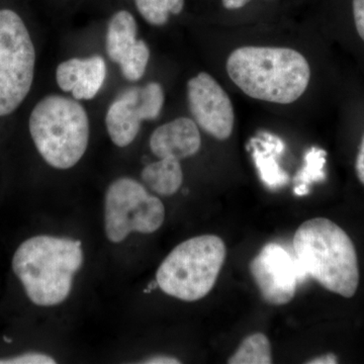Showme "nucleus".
<instances>
[{
    "label": "nucleus",
    "mask_w": 364,
    "mask_h": 364,
    "mask_svg": "<svg viewBox=\"0 0 364 364\" xmlns=\"http://www.w3.org/2000/svg\"><path fill=\"white\" fill-rule=\"evenodd\" d=\"M228 75L247 97L277 105H291L304 95L311 81V67L291 48L243 46L227 59Z\"/></svg>",
    "instance_id": "nucleus-1"
},
{
    "label": "nucleus",
    "mask_w": 364,
    "mask_h": 364,
    "mask_svg": "<svg viewBox=\"0 0 364 364\" xmlns=\"http://www.w3.org/2000/svg\"><path fill=\"white\" fill-rule=\"evenodd\" d=\"M279 141L275 143L277 145ZM275 145H272V148L267 144H264V147L267 151H260L258 148H255L254 151V160L256 162V166L259 170L260 177L262 181L272 189L279 188L280 186H284L289 181L287 174L279 168V164L275 160L274 155L270 154V150Z\"/></svg>",
    "instance_id": "nucleus-17"
},
{
    "label": "nucleus",
    "mask_w": 364,
    "mask_h": 364,
    "mask_svg": "<svg viewBox=\"0 0 364 364\" xmlns=\"http://www.w3.org/2000/svg\"><path fill=\"white\" fill-rule=\"evenodd\" d=\"M28 130L41 157L53 168L66 170L85 156L90 143V117L75 98L49 95L28 117Z\"/></svg>",
    "instance_id": "nucleus-4"
},
{
    "label": "nucleus",
    "mask_w": 364,
    "mask_h": 364,
    "mask_svg": "<svg viewBox=\"0 0 364 364\" xmlns=\"http://www.w3.org/2000/svg\"><path fill=\"white\" fill-rule=\"evenodd\" d=\"M165 220L164 205L142 183L121 177L107 189L105 231L112 243H121L132 233L152 234Z\"/></svg>",
    "instance_id": "nucleus-7"
},
{
    "label": "nucleus",
    "mask_w": 364,
    "mask_h": 364,
    "mask_svg": "<svg viewBox=\"0 0 364 364\" xmlns=\"http://www.w3.org/2000/svg\"><path fill=\"white\" fill-rule=\"evenodd\" d=\"M150 60V49L145 41L138 40L119 62L122 74L129 81H138L143 77Z\"/></svg>",
    "instance_id": "nucleus-18"
},
{
    "label": "nucleus",
    "mask_w": 364,
    "mask_h": 364,
    "mask_svg": "<svg viewBox=\"0 0 364 364\" xmlns=\"http://www.w3.org/2000/svg\"><path fill=\"white\" fill-rule=\"evenodd\" d=\"M305 168L299 172L296 181L299 186L308 188L309 184L315 181H322L325 178L323 166L325 164V152L322 150L313 149L306 155Z\"/></svg>",
    "instance_id": "nucleus-20"
},
{
    "label": "nucleus",
    "mask_w": 364,
    "mask_h": 364,
    "mask_svg": "<svg viewBox=\"0 0 364 364\" xmlns=\"http://www.w3.org/2000/svg\"><path fill=\"white\" fill-rule=\"evenodd\" d=\"M140 87L124 90L112 102L105 116V126L112 142L119 148L131 145L135 141L143 119L139 107Z\"/></svg>",
    "instance_id": "nucleus-12"
},
{
    "label": "nucleus",
    "mask_w": 364,
    "mask_h": 364,
    "mask_svg": "<svg viewBox=\"0 0 364 364\" xmlns=\"http://www.w3.org/2000/svg\"><path fill=\"white\" fill-rule=\"evenodd\" d=\"M138 25L134 14L127 9L116 11L107 23L105 49L107 56L114 63L119 64L121 60L136 44Z\"/></svg>",
    "instance_id": "nucleus-13"
},
{
    "label": "nucleus",
    "mask_w": 364,
    "mask_h": 364,
    "mask_svg": "<svg viewBox=\"0 0 364 364\" xmlns=\"http://www.w3.org/2000/svg\"><path fill=\"white\" fill-rule=\"evenodd\" d=\"M186 95L198 128L217 140H228L234 130V107L220 83L207 72H200L188 81Z\"/></svg>",
    "instance_id": "nucleus-8"
},
{
    "label": "nucleus",
    "mask_w": 364,
    "mask_h": 364,
    "mask_svg": "<svg viewBox=\"0 0 364 364\" xmlns=\"http://www.w3.org/2000/svg\"><path fill=\"white\" fill-rule=\"evenodd\" d=\"M107 78V64L102 56L72 58L60 63L56 69V82L60 90L71 92L76 100H93Z\"/></svg>",
    "instance_id": "nucleus-10"
},
{
    "label": "nucleus",
    "mask_w": 364,
    "mask_h": 364,
    "mask_svg": "<svg viewBox=\"0 0 364 364\" xmlns=\"http://www.w3.org/2000/svg\"><path fill=\"white\" fill-rule=\"evenodd\" d=\"M141 363L145 364H179L181 361L178 358L168 355H155L146 358L145 360L141 361Z\"/></svg>",
    "instance_id": "nucleus-24"
},
{
    "label": "nucleus",
    "mask_w": 364,
    "mask_h": 364,
    "mask_svg": "<svg viewBox=\"0 0 364 364\" xmlns=\"http://www.w3.org/2000/svg\"><path fill=\"white\" fill-rule=\"evenodd\" d=\"M355 172L359 181L364 186V135L359 146L358 156H356Z\"/></svg>",
    "instance_id": "nucleus-23"
},
{
    "label": "nucleus",
    "mask_w": 364,
    "mask_h": 364,
    "mask_svg": "<svg viewBox=\"0 0 364 364\" xmlns=\"http://www.w3.org/2000/svg\"><path fill=\"white\" fill-rule=\"evenodd\" d=\"M164 91L157 82H150L139 90V107L143 121H154L164 105Z\"/></svg>",
    "instance_id": "nucleus-19"
},
{
    "label": "nucleus",
    "mask_w": 364,
    "mask_h": 364,
    "mask_svg": "<svg viewBox=\"0 0 364 364\" xmlns=\"http://www.w3.org/2000/svg\"><path fill=\"white\" fill-rule=\"evenodd\" d=\"M251 0H222L225 9L233 11V9H242L249 4Z\"/></svg>",
    "instance_id": "nucleus-26"
},
{
    "label": "nucleus",
    "mask_w": 364,
    "mask_h": 364,
    "mask_svg": "<svg viewBox=\"0 0 364 364\" xmlns=\"http://www.w3.org/2000/svg\"><path fill=\"white\" fill-rule=\"evenodd\" d=\"M229 364L272 363V344L267 335L254 333L239 345L233 355L228 359Z\"/></svg>",
    "instance_id": "nucleus-15"
},
{
    "label": "nucleus",
    "mask_w": 364,
    "mask_h": 364,
    "mask_svg": "<svg viewBox=\"0 0 364 364\" xmlns=\"http://www.w3.org/2000/svg\"><path fill=\"white\" fill-rule=\"evenodd\" d=\"M308 364H336L338 363V358L334 353H327L324 355L317 356V358L310 359L306 361Z\"/></svg>",
    "instance_id": "nucleus-25"
},
{
    "label": "nucleus",
    "mask_w": 364,
    "mask_h": 364,
    "mask_svg": "<svg viewBox=\"0 0 364 364\" xmlns=\"http://www.w3.org/2000/svg\"><path fill=\"white\" fill-rule=\"evenodd\" d=\"M37 67V49L25 18L0 7V121L20 111L30 97Z\"/></svg>",
    "instance_id": "nucleus-6"
},
{
    "label": "nucleus",
    "mask_w": 364,
    "mask_h": 364,
    "mask_svg": "<svg viewBox=\"0 0 364 364\" xmlns=\"http://www.w3.org/2000/svg\"><path fill=\"white\" fill-rule=\"evenodd\" d=\"M56 360L47 354L30 352L14 358L0 359V364H54Z\"/></svg>",
    "instance_id": "nucleus-21"
},
{
    "label": "nucleus",
    "mask_w": 364,
    "mask_h": 364,
    "mask_svg": "<svg viewBox=\"0 0 364 364\" xmlns=\"http://www.w3.org/2000/svg\"><path fill=\"white\" fill-rule=\"evenodd\" d=\"M141 177L146 186L162 196H173L181 188L183 171L181 161L172 158H160L144 167Z\"/></svg>",
    "instance_id": "nucleus-14"
},
{
    "label": "nucleus",
    "mask_w": 364,
    "mask_h": 364,
    "mask_svg": "<svg viewBox=\"0 0 364 364\" xmlns=\"http://www.w3.org/2000/svg\"><path fill=\"white\" fill-rule=\"evenodd\" d=\"M155 156L181 160L195 156L202 146L200 128L193 119L181 117L158 127L149 141Z\"/></svg>",
    "instance_id": "nucleus-11"
},
{
    "label": "nucleus",
    "mask_w": 364,
    "mask_h": 364,
    "mask_svg": "<svg viewBox=\"0 0 364 364\" xmlns=\"http://www.w3.org/2000/svg\"><path fill=\"white\" fill-rule=\"evenodd\" d=\"M136 11L151 26H163L170 16H178L184 9L186 0H133Z\"/></svg>",
    "instance_id": "nucleus-16"
},
{
    "label": "nucleus",
    "mask_w": 364,
    "mask_h": 364,
    "mask_svg": "<svg viewBox=\"0 0 364 364\" xmlns=\"http://www.w3.org/2000/svg\"><path fill=\"white\" fill-rule=\"evenodd\" d=\"M4 341L11 342V339H7V338H6V337H4Z\"/></svg>",
    "instance_id": "nucleus-27"
},
{
    "label": "nucleus",
    "mask_w": 364,
    "mask_h": 364,
    "mask_svg": "<svg viewBox=\"0 0 364 364\" xmlns=\"http://www.w3.org/2000/svg\"><path fill=\"white\" fill-rule=\"evenodd\" d=\"M83 264L81 242L61 237H33L14 253L13 270L35 305H60L68 298L73 277Z\"/></svg>",
    "instance_id": "nucleus-3"
},
{
    "label": "nucleus",
    "mask_w": 364,
    "mask_h": 364,
    "mask_svg": "<svg viewBox=\"0 0 364 364\" xmlns=\"http://www.w3.org/2000/svg\"><path fill=\"white\" fill-rule=\"evenodd\" d=\"M226 256V245L220 237H193L167 255L158 268L155 280L163 293L172 298L200 301L215 287Z\"/></svg>",
    "instance_id": "nucleus-5"
},
{
    "label": "nucleus",
    "mask_w": 364,
    "mask_h": 364,
    "mask_svg": "<svg viewBox=\"0 0 364 364\" xmlns=\"http://www.w3.org/2000/svg\"><path fill=\"white\" fill-rule=\"evenodd\" d=\"M294 255L301 282L312 277L325 289L344 298L358 291V253L350 237L325 218L309 220L299 227L293 240Z\"/></svg>",
    "instance_id": "nucleus-2"
},
{
    "label": "nucleus",
    "mask_w": 364,
    "mask_h": 364,
    "mask_svg": "<svg viewBox=\"0 0 364 364\" xmlns=\"http://www.w3.org/2000/svg\"><path fill=\"white\" fill-rule=\"evenodd\" d=\"M250 273L261 296L270 305L289 304L301 282L296 257L277 243L261 249L250 262Z\"/></svg>",
    "instance_id": "nucleus-9"
},
{
    "label": "nucleus",
    "mask_w": 364,
    "mask_h": 364,
    "mask_svg": "<svg viewBox=\"0 0 364 364\" xmlns=\"http://www.w3.org/2000/svg\"><path fill=\"white\" fill-rule=\"evenodd\" d=\"M353 20L356 32L364 42V0H353Z\"/></svg>",
    "instance_id": "nucleus-22"
}]
</instances>
